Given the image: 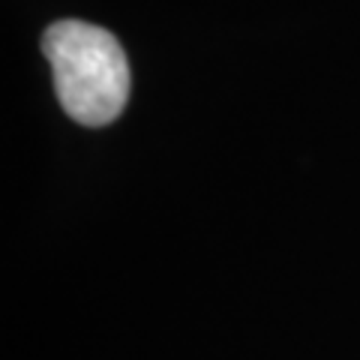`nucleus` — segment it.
Listing matches in <instances>:
<instances>
[{"mask_svg": "<svg viewBox=\"0 0 360 360\" xmlns=\"http://www.w3.org/2000/svg\"><path fill=\"white\" fill-rule=\"evenodd\" d=\"M63 111L84 127H105L127 108L132 72L123 45L105 27L78 18L54 21L42 33Z\"/></svg>", "mask_w": 360, "mask_h": 360, "instance_id": "nucleus-1", "label": "nucleus"}]
</instances>
